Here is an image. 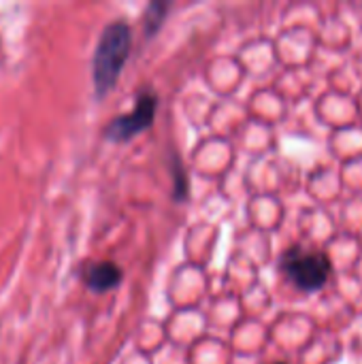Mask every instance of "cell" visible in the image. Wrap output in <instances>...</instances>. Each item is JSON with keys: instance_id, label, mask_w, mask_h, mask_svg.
Returning <instances> with one entry per match:
<instances>
[{"instance_id": "7a4b0ae2", "label": "cell", "mask_w": 362, "mask_h": 364, "mask_svg": "<svg viewBox=\"0 0 362 364\" xmlns=\"http://www.w3.org/2000/svg\"><path fill=\"white\" fill-rule=\"evenodd\" d=\"M280 269L294 288L303 292H318L331 279L333 262L324 252L292 245L284 252Z\"/></svg>"}, {"instance_id": "8992f818", "label": "cell", "mask_w": 362, "mask_h": 364, "mask_svg": "<svg viewBox=\"0 0 362 364\" xmlns=\"http://www.w3.org/2000/svg\"><path fill=\"white\" fill-rule=\"evenodd\" d=\"M273 364H286V363H273Z\"/></svg>"}, {"instance_id": "5b68a950", "label": "cell", "mask_w": 362, "mask_h": 364, "mask_svg": "<svg viewBox=\"0 0 362 364\" xmlns=\"http://www.w3.org/2000/svg\"><path fill=\"white\" fill-rule=\"evenodd\" d=\"M166 11H169V4H166V2H151V4L147 6L145 19H143V21H145V36H154V34L158 32V28H160V23H162Z\"/></svg>"}, {"instance_id": "6da1fadb", "label": "cell", "mask_w": 362, "mask_h": 364, "mask_svg": "<svg viewBox=\"0 0 362 364\" xmlns=\"http://www.w3.org/2000/svg\"><path fill=\"white\" fill-rule=\"evenodd\" d=\"M130 49H132V30L126 21L115 19L100 32L92 60V79L98 98L107 96L115 87L124 70V64L128 62Z\"/></svg>"}, {"instance_id": "277c9868", "label": "cell", "mask_w": 362, "mask_h": 364, "mask_svg": "<svg viewBox=\"0 0 362 364\" xmlns=\"http://www.w3.org/2000/svg\"><path fill=\"white\" fill-rule=\"evenodd\" d=\"M83 282L92 292H107L119 286L122 282V269L111 260L92 262L83 269Z\"/></svg>"}, {"instance_id": "3957f363", "label": "cell", "mask_w": 362, "mask_h": 364, "mask_svg": "<svg viewBox=\"0 0 362 364\" xmlns=\"http://www.w3.org/2000/svg\"><path fill=\"white\" fill-rule=\"evenodd\" d=\"M158 111V94L149 87L141 90L137 96V102L130 113L115 117L107 128H105V139L113 143H126L139 132L147 130L154 124Z\"/></svg>"}]
</instances>
